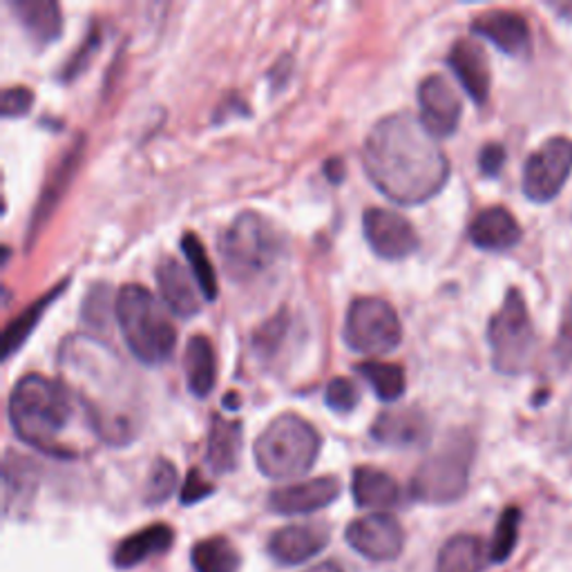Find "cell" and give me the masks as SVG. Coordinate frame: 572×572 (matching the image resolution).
I'll list each match as a JSON object with an SVG mask.
<instances>
[{
    "mask_svg": "<svg viewBox=\"0 0 572 572\" xmlns=\"http://www.w3.org/2000/svg\"><path fill=\"white\" fill-rule=\"evenodd\" d=\"M420 123L434 139H445L456 132L463 104L452 83L443 74H429L418 85Z\"/></svg>",
    "mask_w": 572,
    "mask_h": 572,
    "instance_id": "obj_13",
    "label": "cell"
},
{
    "mask_svg": "<svg viewBox=\"0 0 572 572\" xmlns=\"http://www.w3.org/2000/svg\"><path fill=\"white\" fill-rule=\"evenodd\" d=\"M448 63L452 72L456 74L458 83L467 92V97L476 106H486L490 99V85H492V74H490V61L484 47L472 40V38H461L452 45V50L448 55Z\"/></svg>",
    "mask_w": 572,
    "mask_h": 572,
    "instance_id": "obj_14",
    "label": "cell"
},
{
    "mask_svg": "<svg viewBox=\"0 0 572 572\" xmlns=\"http://www.w3.org/2000/svg\"><path fill=\"white\" fill-rule=\"evenodd\" d=\"M519 526H521V512L516 508H508L497 523V531L490 546V559L494 563H503L512 555L519 539Z\"/></svg>",
    "mask_w": 572,
    "mask_h": 572,
    "instance_id": "obj_33",
    "label": "cell"
},
{
    "mask_svg": "<svg viewBox=\"0 0 572 572\" xmlns=\"http://www.w3.org/2000/svg\"><path fill=\"white\" fill-rule=\"evenodd\" d=\"M472 32L494 43L508 57H523L531 52V25L519 12L490 10L472 21Z\"/></svg>",
    "mask_w": 572,
    "mask_h": 572,
    "instance_id": "obj_17",
    "label": "cell"
},
{
    "mask_svg": "<svg viewBox=\"0 0 572 572\" xmlns=\"http://www.w3.org/2000/svg\"><path fill=\"white\" fill-rule=\"evenodd\" d=\"M284 329H286V320H284V313H277L273 320H269L262 329L255 331V338H253V345L258 351L262 354H271L282 336H284Z\"/></svg>",
    "mask_w": 572,
    "mask_h": 572,
    "instance_id": "obj_39",
    "label": "cell"
},
{
    "mask_svg": "<svg viewBox=\"0 0 572 572\" xmlns=\"http://www.w3.org/2000/svg\"><path fill=\"white\" fill-rule=\"evenodd\" d=\"M81 157H83V141H79L74 148H70V153L59 162L55 175L50 177V181L45 183L43 193H40V200H38V206L34 208V215H32V224H29V237H34L43 224L50 219V215L55 213V208L59 206L61 198L65 195V190L81 164Z\"/></svg>",
    "mask_w": 572,
    "mask_h": 572,
    "instance_id": "obj_26",
    "label": "cell"
},
{
    "mask_svg": "<svg viewBox=\"0 0 572 572\" xmlns=\"http://www.w3.org/2000/svg\"><path fill=\"white\" fill-rule=\"evenodd\" d=\"M172 539H175V533L170 526H166V523H155V526H148V528L126 537L117 546L112 561L119 570L134 568L155 555L166 552L172 546Z\"/></svg>",
    "mask_w": 572,
    "mask_h": 572,
    "instance_id": "obj_24",
    "label": "cell"
},
{
    "mask_svg": "<svg viewBox=\"0 0 572 572\" xmlns=\"http://www.w3.org/2000/svg\"><path fill=\"white\" fill-rule=\"evenodd\" d=\"M155 279L159 286V298L170 313L179 318H193L202 309L204 296L193 273L175 258L159 260L155 269Z\"/></svg>",
    "mask_w": 572,
    "mask_h": 572,
    "instance_id": "obj_15",
    "label": "cell"
},
{
    "mask_svg": "<svg viewBox=\"0 0 572 572\" xmlns=\"http://www.w3.org/2000/svg\"><path fill=\"white\" fill-rule=\"evenodd\" d=\"M488 343L492 365L503 376H519L533 365L537 354V333L526 298L519 289H510L501 309L490 318Z\"/></svg>",
    "mask_w": 572,
    "mask_h": 572,
    "instance_id": "obj_8",
    "label": "cell"
},
{
    "mask_svg": "<svg viewBox=\"0 0 572 572\" xmlns=\"http://www.w3.org/2000/svg\"><path fill=\"white\" fill-rule=\"evenodd\" d=\"M338 494H341V481L336 476H320V479H309L273 490L269 497V505L273 512L286 516L311 514L331 505L338 499Z\"/></svg>",
    "mask_w": 572,
    "mask_h": 572,
    "instance_id": "obj_16",
    "label": "cell"
},
{
    "mask_svg": "<svg viewBox=\"0 0 572 572\" xmlns=\"http://www.w3.org/2000/svg\"><path fill=\"white\" fill-rule=\"evenodd\" d=\"M505 164V148L499 143H488L479 155V168L486 177H497Z\"/></svg>",
    "mask_w": 572,
    "mask_h": 572,
    "instance_id": "obj_40",
    "label": "cell"
},
{
    "mask_svg": "<svg viewBox=\"0 0 572 572\" xmlns=\"http://www.w3.org/2000/svg\"><path fill=\"white\" fill-rule=\"evenodd\" d=\"M183 369L188 390L198 398H206L217 383L215 349L206 336H193L183 351Z\"/></svg>",
    "mask_w": 572,
    "mask_h": 572,
    "instance_id": "obj_25",
    "label": "cell"
},
{
    "mask_svg": "<svg viewBox=\"0 0 572 572\" xmlns=\"http://www.w3.org/2000/svg\"><path fill=\"white\" fill-rule=\"evenodd\" d=\"M324 175H326L329 181H333V183L343 181V177H345V164H343V159H329L326 166H324Z\"/></svg>",
    "mask_w": 572,
    "mask_h": 572,
    "instance_id": "obj_42",
    "label": "cell"
},
{
    "mask_svg": "<svg viewBox=\"0 0 572 572\" xmlns=\"http://www.w3.org/2000/svg\"><path fill=\"white\" fill-rule=\"evenodd\" d=\"M63 385L76 394L102 441L128 445L136 437L134 412L126 398L123 369L115 354L92 338H70L61 354Z\"/></svg>",
    "mask_w": 572,
    "mask_h": 572,
    "instance_id": "obj_2",
    "label": "cell"
},
{
    "mask_svg": "<svg viewBox=\"0 0 572 572\" xmlns=\"http://www.w3.org/2000/svg\"><path fill=\"white\" fill-rule=\"evenodd\" d=\"M181 251L186 255L188 269H190V273H193L204 300L213 302L217 298L219 289H217V275H215V269H213V262L208 258L204 242L195 233H186L181 237Z\"/></svg>",
    "mask_w": 572,
    "mask_h": 572,
    "instance_id": "obj_31",
    "label": "cell"
},
{
    "mask_svg": "<svg viewBox=\"0 0 572 572\" xmlns=\"http://www.w3.org/2000/svg\"><path fill=\"white\" fill-rule=\"evenodd\" d=\"M362 168L380 193L403 206L432 200L450 179L445 153L409 112L373 123L362 143Z\"/></svg>",
    "mask_w": 572,
    "mask_h": 572,
    "instance_id": "obj_1",
    "label": "cell"
},
{
    "mask_svg": "<svg viewBox=\"0 0 572 572\" xmlns=\"http://www.w3.org/2000/svg\"><path fill=\"white\" fill-rule=\"evenodd\" d=\"M572 172V139L552 136L523 166V195L531 202H552Z\"/></svg>",
    "mask_w": 572,
    "mask_h": 572,
    "instance_id": "obj_10",
    "label": "cell"
},
{
    "mask_svg": "<svg viewBox=\"0 0 572 572\" xmlns=\"http://www.w3.org/2000/svg\"><path fill=\"white\" fill-rule=\"evenodd\" d=\"M34 106V92L27 85H14L3 92V117H25Z\"/></svg>",
    "mask_w": 572,
    "mask_h": 572,
    "instance_id": "obj_37",
    "label": "cell"
},
{
    "mask_svg": "<svg viewBox=\"0 0 572 572\" xmlns=\"http://www.w3.org/2000/svg\"><path fill=\"white\" fill-rule=\"evenodd\" d=\"M177 490V467L168 458H157L148 472L143 499L148 505L166 503Z\"/></svg>",
    "mask_w": 572,
    "mask_h": 572,
    "instance_id": "obj_32",
    "label": "cell"
},
{
    "mask_svg": "<svg viewBox=\"0 0 572 572\" xmlns=\"http://www.w3.org/2000/svg\"><path fill=\"white\" fill-rule=\"evenodd\" d=\"M320 434L298 414L275 416L255 439L253 454L258 469L275 481L307 474L320 454Z\"/></svg>",
    "mask_w": 572,
    "mask_h": 572,
    "instance_id": "obj_5",
    "label": "cell"
},
{
    "mask_svg": "<svg viewBox=\"0 0 572 572\" xmlns=\"http://www.w3.org/2000/svg\"><path fill=\"white\" fill-rule=\"evenodd\" d=\"M12 10L29 38L40 47L55 43L63 32L61 5L55 0H14Z\"/></svg>",
    "mask_w": 572,
    "mask_h": 572,
    "instance_id": "obj_23",
    "label": "cell"
},
{
    "mask_svg": "<svg viewBox=\"0 0 572 572\" xmlns=\"http://www.w3.org/2000/svg\"><path fill=\"white\" fill-rule=\"evenodd\" d=\"M99 45H102L99 27L92 25V29L85 34V40L81 43V47L76 50V55H72V59L65 63L63 74H61L63 81H74L76 76H81V74L87 70V65L92 63L94 55H97Z\"/></svg>",
    "mask_w": 572,
    "mask_h": 572,
    "instance_id": "obj_35",
    "label": "cell"
},
{
    "mask_svg": "<svg viewBox=\"0 0 572 572\" xmlns=\"http://www.w3.org/2000/svg\"><path fill=\"white\" fill-rule=\"evenodd\" d=\"M486 561V546L479 537L456 535L441 548L437 572H484Z\"/></svg>",
    "mask_w": 572,
    "mask_h": 572,
    "instance_id": "obj_27",
    "label": "cell"
},
{
    "mask_svg": "<svg viewBox=\"0 0 572 572\" xmlns=\"http://www.w3.org/2000/svg\"><path fill=\"white\" fill-rule=\"evenodd\" d=\"M474 441L467 432L450 434L429 454L412 479V497L420 503H454L467 490Z\"/></svg>",
    "mask_w": 572,
    "mask_h": 572,
    "instance_id": "obj_7",
    "label": "cell"
},
{
    "mask_svg": "<svg viewBox=\"0 0 572 572\" xmlns=\"http://www.w3.org/2000/svg\"><path fill=\"white\" fill-rule=\"evenodd\" d=\"M557 14L563 16L565 21H572V3H561V5H555Z\"/></svg>",
    "mask_w": 572,
    "mask_h": 572,
    "instance_id": "obj_44",
    "label": "cell"
},
{
    "mask_svg": "<svg viewBox=\"0 0 572 572\" xmlns=\"http://www.w3.org/2000/svg\"><path fill=\"white\" fill-rule=\"evenodd\" d=\"M469 242L481 251H510L521 242V226L514 215L503 206L484 208L469 224Z\"/></svg>",
    "mask_w": 572,
    "mask_h": 572,
    "instance_id": "obj_19",
    "label": "cell"
},
{
    "mask_svg": "<svg viewBox=\"0 0 572 572\" xmlns=\"http://www.w3.org/2000/svg\"><path fill=\"white\" fill-rule=\"evenodd\" d=\"M8 414L23 443L50 456H72V450L61 441L72 420V394L63 383L38 373L23 376L10 394Z\"/></svg>",
    "mask_w": 572,
    "mask_h": 572,
    "instance_id": "obj_3",
    "label": "cell"
},
{
    "mask_svg": "<svg viewBox=\"0 0 572 572\" xmlns=\"http://www.w3.org/2000/svg\"><path fill=\"white\" fill-rule=\"evenodd\" d=\"M108 318H110V291L106 286H99V289L87 294L83 302V320L97 329H106Z\"/></svg>",
    "mask_w": 572,
    "mask_h": 572,
    "instance_id": "obj_36",
    "label": "cell"
},
{
    "mask_svg": "<svg viewBox=\"0 0 572 572\" xmlns=\"http://www.w3.org/2000/svg\"><path fill=\"white\" fill-rule=\"evenodd\" d=\"M215 492L213 484H208L200 469H190L186 474V481L181 486V503L183 505H193V503H200L204 501L206 497H211Z\"/></svg>",
    "mask_w": 572,
    "mask_h": 572,
    "instance_id": "obj_38",
    "label": "cell"
},
{
    "mask_svg": "<svg viewBox=\"0 0 572 572\" xmlns=\"http://www.w3.org/2000/svg\"><path fill=\"white\" fill-rule=\"evenodd\" d=\"M65 291V282L59 284L55 291L45 294L40 300L32 302L25 311H21L8 326H5V333H3V358H12V354L16 349H21L25 345V341L32 336V331L36 329L38 320L45 315V311L50 309V305Z\"/></svg>",
    "mask_w": 572,
    "mask_h": 572,
    "instance_id": "obj_28",
    "label": "cell"
},
{
    "mask_svg": "<svg viewBox=\"0 0 572 572\" xmlns=\"http://www.w3.org/2000/svg\"><path fill=\"white\" fill-rule=\"evenodd\" d=\"M279 230L260 213L237 215L219 237L224 271L235 282H253L264 275L282 255Z\"/></svg>",
    "mask_w": 572,
    "mask_h": 572,
    "instance_id": "obj_6",
    "label": "cell"
},
{
    "mask_svg": "<svg viewBox=\"0 0 572 572\" xmlns=\"http://www.w3.org/2000/svg\"><path fill=\"white\" fill-rule=\"evenodd\" d=\"M351 494L356 505L362 510L383 512L401 503V488L394 476L369 465L354 469Z\"/></svg>",
    "mask_w": 572,
    "mask_h": 572,
    "instance_id": "obj_21",
    "label": "cell"
},
{
    "mask_svg": "<svg viewBox=\"0 0 572 572\" xmlns=\"http://www.w3.org/2000/svg\"><path fill=\"white\" fill-rule=\"evenodd\" d=\"M362 233L369 249L378 258L392 262L409 258L420 245L412 222L390 208H367L362 215Z\"/></svg>",
    "mask_w": 572,
    "mask_h": 572,
    "instance_id": "obj_11",
    "label": "cell"
},
{
    "mask_svg": "<svg viewBox=\"0 0 572 572\" xmlns=\"http://www.w3.org/2000/svg\"><path fill=\"white\" fill-rule=\"evenodd\" d=\"M115 318L130 354L148 367L166 362L177 347V329L168 307L146 286L128 284L117 294Z\"/></svg>",
    "mask_w": 572,
    "mask_h": 572,
    "instance_id": "obj_4",
    "label": "cell"
},
{
    "mask_svg": "<svg viewBox=\"0 0 572 572\" xmlns=\"http://www.w3.org/2000/svg\"><path fill=\"white\" fill-rule=\"evenodd\" d=\"M324 401L333 412L349 414L360 403V394L349 378H333L324 390Z\"/></svg>",
    "mask_w": 572,
    "mask_h": 572,
    "instance_id": "obj_34",
    "label": "cell"
},
{
    "mask_svg": "<svg viewBox=\"0 0 572 572\" xmlns=\"http://www.w3.org/2000/svg\"><path fill=\"white\" fill-rule=\"evenodd\" d=\"M356 371L371 385L373 394L383 403L398 401L407 390L405 369L396 362L383 360H365L356 367Z\"/></svg>",
    "mask_w": 572,
    "mask_h": 572,
    "instance_id": "obj_29",
    "label": "cell"
},
{
    "mask_svg": "<svg viewBox=\"0 0 572 572\" xmlns=\"http://www.w3.org/2000/svg\"><path fill=\"white\" fill-rule=\"evenodd\" d=\"M371 437L388 448H418L429 439V422L418 409L383 412L371 425Z\"/></svg>",
    "mask_w": 572,
    "mask_h": 572,
    "instance_id": "obj_20",
    "label": "cell"
},
{
    "mask_svg": "<svg viewBox=\"0 0 572 572\" xmlns=\"http://www.w3.org/2000/svg\"><path fill=\"white\" fill-rule=\"evenodd\" d=\"M242 456V422L213 416L206 443V463L215 474H228Z\"/></svg>",
    "mask_w": 572,
    "mask_h": 572,
    "instance_id": "obj_22",
    "label": "cell"
},
{
    "mask_svg": "<svg viewBox=\"0 0 572 572\" xmlns=\"http://www.w3.org/2000/svg\"><path fill=\"white\" fill-rule=\"evenodd\" d=\"M343 338L356 354L385 356L401 345L403 326L390 302L365 296L349 305Z\"/></svg>",
    "mask_w": 572,
    "mask_h": 572,
    "instance_id": "obj_9",
    "label": "cell"
},
{
    "mask_svg": "<svg viewBox=\"0 0 572 572\" xmlns=\"http://www.w3.org/2000/svg\"><path fill=\"white\" fill-rule=\"evenodd\" d=\"M347 541L365 559L392 561L403 552L405 533L396 516L373 512L349 523Z\"/></svg>",
    "mask_w": 572,
    "mask_h": 572,
    "instance_id": "obj_12",
    "label": "cell"
},
{
    "mask_svg": "<svg viewBox=\"0 0 572 572\" xmlns=\"http://www.w3.org/2000/svg\"><path fill=\"white\" fill-rule=\"evenodd\" d=\"M195 572H237L240 570V552L224 537H211L195 544L190 552Z\"/></svg>",
    "mask_w": 572,
    "mask_h": 572,
    "instance_id": "obj_30",
    "label": "cell"
},
{
    "mask_svg": "<svg viewBox=\"0 0 572 572\" xmlns=\"http://www.w3.org/2000/svg\"><path fill=\"white\" fill-rule=\"evenodd\" d=\"M307 572H343L336 563H320V565H313V568H309Z\"/></svg>",
    "mask_w": 572,
    "mask_h": 572,
    "instance_id": "obj_43",
    "label": "cell"
},
{
    "mask_svg": "<svg viewBox=\"0 0 572 572\" xmlns=\"http://www.w3.org/2000/svg\"><path fill=\"white\" fill-rule=\"evenodd\" d=\"M557 358L568 362L572 358V302L565 307L561 329H559V338H557Z\"/></svg>",
    "mask_w": 572,
    "mask_h": 572,
    "instance_id": "obj_41",
    "label": "cell"
},
{
    "mask_svg": "<svg viewBox=\"0 0 572 572\" xmlns=\"http://www.w3.org/2000/svg\"><path fill=\"white\" fill-rule=\"evenodd\" d=\"M329 528L322 523H296L279 528L269 539V552L277 563L298 565L320 555L329 544Z\"/></svg>",
    "mask_w": 572,
    "mask_h": 572,
    "instance_id": "obj_18",
    "label": "cell"
}]
</instances>
